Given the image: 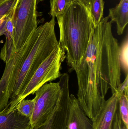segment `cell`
<instances>
[{"mask_svg": "<svg viewBox=\"0 0 128 129\" xmlns=\"http://www.w3.org/2000/svg\"><path fill=\"white\" fill-rule=\"evenodd\" d=\"M109 17L101 19L94 28L82 62L75 71L77 99L86 116L97 119L109 90L116 92L121 83L120 45L112 32Z\"/></svg>", "mask_w": 128, "mask_h": 129, "instance_id": "1", "label": "cell"}, {"mask_svg": "<svg viewBox=\"0 0 128 129\" xmlns=\"http://www.w3.org/2000/svg\"><path fill=\"white\" fill-rule=\"evenodd\" d=\"M56 17L60 32L59 45L65 52L70 70L75 71L82 62L94 28L89 1L75 0Z\"/></svg>", "mask_w": 128, "mask_h": 129, "instance_id": "2", "label": "cell"}, {"mask_svg": "<svg viewBox=\"0 0 128 129\" xmlns=\"http://www.w3.org/2000/svg\"><path fill=\"white\" fill-rule=\"evenodd\" d=\"M55 18L52 17L49 21L39 26L38 36L20 68L11 100L22 93L39 66L58 46Z\"/></svg>", "mask_w": 128, "mask_h": 129, "instance_id": "3", "label": "cell"}, {"mask_svg": "<svg viewBox=\"0 0 128 129\" xmlns=\"http://www.w3.org/2000/svg\"><path fill=\"white\" fill-rule=\"evenodd\" d=\"M35 93V105L30 120L32 129L45 125L52 119L61 101L62 86L59 81L46 83Z\"/></svg>", "mask_w": 128, "mask_h": 129, "instance_id": "4", "label": "cell"}, {"mask_svg": "<svg viewBox=\"0 0 128 129\" xmlns=\"http://www.w3.org/2000/svg\"><path fill=\"white\" fill-rule=\"evenodd\" d=\"M39 33L37 27L19 50L11 54L5 62L4 73L0 80V111L9 103L20 68L35 42Z\"/></svg>", "mask_w": 128, "mask_h": 129, "instance_id": "5", "label": "cell"}, {"mask_svg": "<svg viewBox=\"0 0 128 129\" xmlns=\"http://www.w3.org/2000/svg\"><path fill=\"white\" fill-rule=\"evenodd\" d=\"M37 0H17L14 16L13 46L22 47L37 26Z\"/></svg>", "mask_w": 128, "mask_h": 129, "instance_id": "6", "label": "cell"}, {"mask_svg": "<svg viewBox=\"0 0 128 129\" xmlns=\"http://www.w3.org/2000/svg\"><path fill=\"white\" fill-rule=\"evenodd\" d=\"M65 59V52L59 45L39 66L25 89L16 98L20 102L47 82L59 78L62 63Z\"/></svg>", "mask_w": 128, "mask_h": 129, "instance_id": "7", "label": "cell"}, {"mask_svg": "<svg viewBox=\"0 0 128 129\" xmlns=\"http://www.w3.org/2000/svg\"><path fill=\"white\" fill-rule=\"evenodd\" d=\"M20 101L16 98L11 99L0 112V129H31L30 119L17 110Z\"/></svg>", "mask_w": 128, "mask_h": 129, "instance_id": "8", "label": "cell"}, {"mask_svg": "<svg viewBox=\"0 0 128 129\" xmlns=\"http://www.w3.org/2000/svg\"><path fill=\"white\" fill-rule=\"evenodd\" d=\"M66 129H93L92 121L86 116L77 98L70 95Z\"/></svg>", "mask_w": 128, "mask_h": 129, "instance_id": "9", "label": "cell"}, {"mask_svg": "<svg viewBox=\"0 0 128 129\" xmlns=\"http://www.w3.org/2000/svg\"><path fill=\"white\" fill-rule=\"evenodd\" d=\"M119 95L117 92L106 100L96 120L93 122V129H112L113 121L118 105Z\"/></svg>", "mask_w": 128, "mask_h": 129, "instance_id": "10", "label": "cell"}, {"mask_svg": "<svg viewBox=\"0 0 128 129\" xmlns=\"http://www.w3.org/2000/svg\"><path fill=\"white\" fill-rule=\"evenodd\" d=\"M70 99L69 92H64L58 107L49 122L40 128L32 129H66Z\"/></svg>", "mask_w": 128, "mask_h": 129, "instance_id": "11", "label": "cell"}, {"mask_svg": "<svg viewBox=\"0 0 128 129\" xmlns=\"http://www.w3.org/2000/svg\"><path fill=\"white\" fill-rule=\"evenodd\" d=\"M108 16L116 23L118 35H122L128 23V0H120L116 7L109 9Z\"/></svg>", "mask_w": 128, "mask_h": 129, "instance_id": "12", "label": "cell"}, {"mask_svg": "<svg viewBox=\"0 0 128 129\" xmlns=\"http://www.w3.org/2000/svg\"><path fill=\"white\" fill-rule=\"evenodd\" d=\"M89 3L94 28H95L103 17L104 2L103 0H89Z\"/></svg>", "mask_w": 128, "mask_h": 129, "instance_id": "13", "label": "cell"}, {"mask_svg": "<svg viewBox=\"0 0 128 129\" xmlns=\"http://www.w3.org/2000/svg\"><path fill=\"white\" fill-rule=\"evenodd\" d=\"M35 105V99H24L22 100L17 106V110L19 113L31 119Z\"/></svg>", "mask_w": 128, "mask_h": 129, "instance_id": "14", "label": "cell"}, {"mask_svg": "<svg viewBox=\"0 0 128 129\" xmlns=\"http://www.w3.org/2000/svg\"><path fill=\"white\" fill-rule=\"evenodd\" d=\"M75 0H50V15L56 17L62 14L68 5Z\"/></svg>", "mask_w": 128, "mask_h": 129, "instance_id": "15", "label": "cell"}, {"mask_svg": "<svg viewBox=\"0 0 128 129\" xmlns=\"http://www.w3.org/2000/svg\"><path fill=\"white\" fill-rule=\"evenodd\" d=\"M128 35H126L121 45H120L119 58L122 70L123 71L125 76L128 74Z\"/></svg>", "mask_w": 128, "mask_h": 129, "instance_id": "16", "label": "cell"}, {"mask_svg": "<svg viewBox=\"0 0 128 129\" xmlns=\"http://www.w3.org/2000/svg\"><path fill=\"white\" fill-rule=\"evenodd\" d=\"M118 107L121 119L128 128V95L122 94L119 96Z\"/></svg>", "mask_w": 128, "mask_h": 129, "instance_id": "17", "label": "cell"}, {"mask_svg": "<svg viewBox=\"0 0 128 129\" xmlns=\"http://www.w3.org/2000/svg\"><path fill=\"white\" fill-rule=\"evenodd\" d=\"M17 0H3L0 3V19L11 13L15 7Z\"/></svg>", "mask_w": 128, "mask_h": 129, "instance_id": "18", "label": "cell"}, {"mask_svg": "<svg viewBox=\"0 0 128 129\" xmlns=\"http://www.w3.org/2000/svg\"><path fill=\"white\" fill-rule=\"evenodd\" d=\"M112 129H128L121 119L118 105L113 118Z\"/></svg>", "mask_w": 128, "mask_h": 129, "instance_id": "19", "label": "cell"}, {"mask_svg": "<svg viewBox=\"0 0 128 129\" xmlns=\"http://www.w3.org/2000/svg\"><path fill=\"white\" fill-rule=\"evenodd\" d=\"M125 79L123 82L116 89V92L119 96L122 94L128 95V74L125 76Z\"/></svg>", "mask_w": 128, "mask_h": 129, "instance_id": "20", "label": "cell"}, {"mask_svg": "<svg viewBox=\"0 0 128 129\" xmlns=\"http://www.w3.org/2000/svg\"><path fill=\"white\" fill-rule=\"evenodd\" d=\"M6 20V19L5 20L4 22H3L2 25L0 26V36L2 35H4V34L5 25Z\"/></svg>", "mask_w": 128, "mask_h": 129, "instance_id": "21", "label": "cell"}, {"mask_svg": "<svg viewBox=\"0 0 128 129\" xmlns=\"http://www.w3.org/2000/svg\"><path fill=\"white\" fill-rule=\"evenodd\" d=\"M9 14H8V15H5V16H4V17H2V19H0V26H1L2 23H3V22H4L5 20L6 19L7 17L8 16Z\"/></svg>", "mask_w": 128, "mask_h": 129, "instance_id": "22", "label": "cell"}, {"mask_svg": "<svg viewBox=\"0 0 128 129\" xmlns=\"http://www.w3.org/2000/svg\"><path fill=\"white\" fill-rule=\"evenodd\" d=\"M86 1H89V0H86Z\"/></svg>", "mask_w": 128, "mask_h": 129, "instance_id": "23", "label": "cell"}, {"mask_svg": "<svg viewBox=\"0 0 128 129\" xmlns=\"http://www.w3.org/2000/svg\"><path fill=\"white\" fill-rule=\"evenodd\" d=\"M31 129H32V128H31Z\"/></svg>", "mask_w": 128, "mask_h": 129, "instance_id": "24", "label": "cell"}]
</instances>
